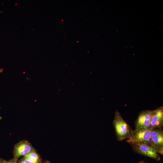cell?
I'll return each instance as SVG.
<instances>
[{"label": "cell", "instance_id": "6da1fadb", "mask_svg": "<svg viewBox=\"0 0 163 163\" xmlns=\"http://www.w3.org/2000/svg\"><path fill=\"white\" fill-rule=\"evenodd\" d=\"M113 124L119 141L128 139L132 136L133 130L123 120L118 111L115 112Z\"/></svg>", "mask_w": 163, "mask_h": 163}, {"label": "cell", "instance_id": "7a4b0ae2", "mask_svg": "<svg viewBox=\"0 0 163 163\" xmlns=\"http://www.w3.org/2000/svg\"><path fill=\"white\" fill-rule=\"evenodd\" d=\"M152 129L151 128H141L133 130L132 136L127 139V142L131 145L136 143L151 145Z\"/></svg>", "mask_w": 163, "mask_h": 163}, {"label": "cell", "instance_id": "3957f363", "mask_svg": "<svg viewBox=\"0 0 163 163\" xmlns=\"http://www.w3.org/2000/svg\"><path fill=\"white\" fill-rule=\"evenodd\" d=\"M131 145L133 151L136 152L157 161L160 160V157L156 151V146L142 143H136Z\"/></svg>", "mask_w": 163, "mask_h": 163}, {"label": "cell", "instance_id": "277c9868", "mask_svg": "<svg viewBox=\"0 0 163 163\" xmlns=\"http://www.w3.org/2000/svg\"><path fill=\"white\" fill-rule=\"evenodd\" d=\"M34 151L35 149L28 141L25 140L21 141L14 146V158L17 160L20 157L24 156L29 152Z\"/></svg>", "mask_w": 163, "mask_h": 163}, {"label": "cell", "instance_id": "5b68a950", "mask_svg": "<svg viewBox=\"0 0 163 163\" xmlns=\"http://www.w3.org/2000/svg\"><path fill=\"white\" fill-rule=\"evenodd\" d=\"M153 110H144L139 114L135 122V129L150 128V123Z\"/></svg>", "mask_w": 163, "mask_h": 163}, {"label": "cell", "instance_id": "8992f818", "mask_svg": "<svg viewBox=\"0 0 163 163\" xmlns=\"http://www.w3.org/2000/svg\"><path fill=\"white\" fill-rule=\"evenodd\" d=\"M163 125V107L161 106L153 110L150 128H161Z\"/></svg>", "mask_w": 163, "mask_h": 163}, {"label": "cell", "instance_id": "52a82bcc", "mask_svg": "<svg viewBox=\"0 0 163 163\" xmlns=\"http://www.w3.org/2000/svg\"><path fill=\"white\" fill-rule=\"evenodd\" d=\"M151 139L152 145L157 147L163 146V131L162 129H152Z\"/></svg>", "mask_w": 163, "mask_h": 163}, {"label": "cell", "instance_id": "ba28073f", "mask_svg": "<svg viewBox=\"0 0 163 163\" xmlns=\"http://www.w3.org/2000/svg\"><path fill=\"white\" fill-rule=\"evenodd\" d=\"M28 161L34 163H41V159L39 155L35 151L30 152L24 156Z\"/></svg>", "mask_w": 163, "mask_h": 163}, {"label": "cell", "instance_id": "9c48e42d", "mask_svg": "<svg viewBox=\"0 0 163 163\" xmlns=\"http://www.w3.org/2000/svg\"><path fill=\"white\" fill-rule=\"evenodd\" d=\"M18 163H34L32 162L27 159L24 157H23L21 160L18 161Z\"/></svg>", "mask_w": 163, "mask_h": 163}, {"label": "cell", "instance_id": "30bf717a", "mask_svg": "<svg viewBox=\"0 0 163 163\" xmlns=\"http://www.w3.org/2000/svg\"><path fill=\"white\" fill-rule=\"evenodd\" d=\"M156 151L158 153H159L163 155V146L157 147L156 148Z\"/></svg>", "mask_w": 163, "mask_h": 163}, {"label": "cell", "instance_id": "8fae6325", "mask_svg": "<svg viewBox=\"0 0 163 163\" xmlns=\"http://www.w3.org/2000/svg\"><path fill=\"white\" fill-rule=\"evenodd\" d=\"M5 163H18V161L17 160L13 158L8 161H6Z\"/></svg>", "mask_w": 163, "mask_h": 163}, {"label": "cell", "instance_id": "7c38bea8", "mask_svg": "<svg viewBox=\"0 0 163 163\" xmlns=\"http://www.w3.org/2000/svg\"><path fill=\"white\" fill-rule=\"evenodd\" d=\"M5 160L0 158V163H5Z\"/></svg>", "mask_w": 163, "mask_h": 163}, {"label": "cell", "instance_id": "4fadbf2b", "mask_svg": "<svg viewBox=\"0 0 163 163\" xmlns=\"http://www.w3.org/2000/svg\"><path fill=\"white\" fill-rule=\"evenodd\" d=\"M41 163H50L49 161H43V162H41Z\"/></svg>", "mask_w": 163, "mask_h": 163}, {"label": "cell", "instance_id": "5bb4252c", "mask_svg": "<svg viewBox=\"0 0 163 163\" xmlns=\"http://www.w3.org/2000/svg\"><path fill=\"white\" fill-rule=\"evenodd\" d=\"M138 163H147L146 162L144 161H142L139 162H138Z\"/></svg>", "mask_w": 163, "mask_h": 163}, {"label": "cell", "instance_id": "9a60e30c", "mask_svg": "<svg viewBox=\"0 0 163 163\" xmlns=\"http://www.w3.org/2000/svg\"><path fill=\"white\" fill-rule=\"evenodd\" d=\"M0 72L1 73L3 71L2 70V69H0Z\"/></svg>", "mask_w": 163, "mask_h": 163}, {"label": "cell", "instance_id": "2e32d148", "mask_svg": "<svg viewBox=\"0 0 163 163\" xmlns=\"http://www.w3.org/2000/svg\"><path fill=\"white\" fill-rule=\"evenodd\" d=\"M1 11H0V13H1Z\"/></svg>", "mask_w": 163, "mask_h": 163}]
</instances>
